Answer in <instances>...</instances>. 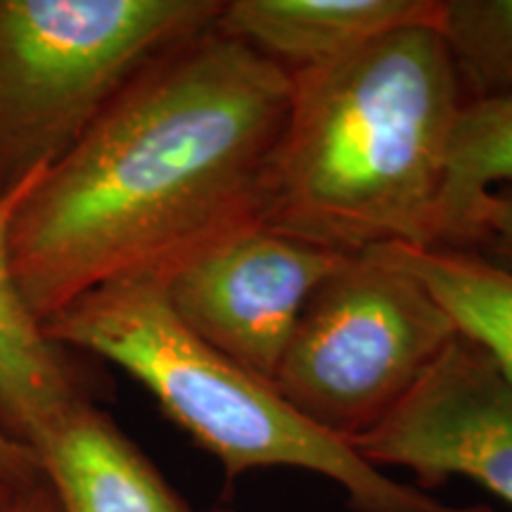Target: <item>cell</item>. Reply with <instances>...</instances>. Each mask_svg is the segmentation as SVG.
<instances>
[{"label": "cell", "mask_w": 512, "mask_h": 512, "mask_svg": "<svg viewBox=\"0 0 512 512\" xmlns=\"http://www.w3.org/2000/svg\"><path fill=\"white\" fill-rule=\"evenodd\" d=\"M292 74L216 27L162 50L19 200L10 266L38 323L126 278L166 280L264 223Z\"/></svg>", "instance_id": "obj_1"}, {"label": "cell", "mask_w": 512, "mask_h": 512, "mask_svg": "<svg viewBox=\"0 0 512 512\" xmlns=\"http://www.w3.org/2000/svg\"><path fill=\"white\" fill-rule=\"evenodd\" d=\"M470 95L434 24L294 72L264 226L337 254L437 249L446 147Z\"/></svg>", "instance_id": "obj_2"}, {"label": "cell", "mask_w": 512, "mask_h": 512, "mask_svg": "<svg viewBox=\"0 0 512 512\" xmlns=\"http://www.w3.org/2000/svg\"><path fill=\"white\" fill-rule=\"evenodd\" d=\"M60 347L114 363L162 413L219 460L228 479L294 467L335 482L354 512H491L458 508L401 484L283 399L273 382L204 344L171 309L162 278H126L83 294L41 323Z\"/></svg>", "instance_id": "obj_3"}, {"label": "cell", "mask_w": 512, "mask_h": 512, "mask_svg": "<svg viewBox=\"0 0 512 512\" xmlns=\"http://www.w3.org/2000/svg\"><path fill=\"white\" fill-rule=\"evenodd\" d=\"M223 0H0V197L67 155L147 62Z\"/></svg>", "instance_id": "obj_4"}, {"label": "cell", "mask_w": 512, "mask_h": 512, "mask_svg": "<svg viewBox=\"0 0 512 512\" xmlns=\"http://www.w3.org/2000/svg\"><path fill=\"white\" fill-rule=\"evenodd\" d=\"M458 332L406 268L377 252L347 254L304 304L273 387L351 441L408 399Z\"/></svg>", "instance_id": "obj_5"}, {"label": "cell", "mask_w": 512, "mask_h": 512, "mask_svg": "<svg viewBox=\"0 0 512 512\" xmlns=\"http://www.w3.org/2000/svg\"><path fill=\"white\" fill-rule=\"evenodd\" d=\"M342 256L259 223L176 268L166 299L204 344L273 382L299 313Z\"/></svg>", "instance_id": "obj_6"}, {"label": "cell", "mask_w": 512, "mask_h": 512, "mask_svg": "<svg viewBox=\"0 0 512 512\" xmlns=\"http://www.w3.org/2000/svg\"><path fill=\"white\" fill-rule=\"evenodd\" d=\"M349 444L380 470H411L422 491L463 477L512 505V382L458 332L408 399Z\"/></svg>", "instance_id": "obj_7"}, {"label": "cell", "mask_w": 512, "mask_h": 512, "mask_svg": "<svg viewBox=\"0 0 512 512\" xmlns=\"http://www.w3.org/2000/svg\"><path fill=\"white\" fill-rule=\"evenodd\" d=\"M31 453L62 512H192L98 401L57 415Z\"/></svg>", "instance_id": "obj_8"}, {"label": "cell", "mask_w": 512, "mask_h": 512, "mask_svg": "<svg viewBox=\"0 0 512 512\" xmlns=\"http://www.w3.org/2000/svg\"><path fill=\"white\" fill-rule=\"evenodd\" d=\"M439 15L441 0H223L216 27L294 74Z\"/></svg>", "instance_id": "obj_9"}, {"label": "cell", "mask_w": 512, "mask_h": 512, "mask_svg": "<svg viewBox=\"0 0 512 512\" xmlns=\"http://www.w3.org/2000/svg\"><path fill=\"white\" fill-rule=\"evenodd\" d=\"M34 181L0 197V432L29 451L57 415L98 399V382L83 366V354L43 335L12 278V216Z\"/></svg>", "instance_id": "obj_10"}, {"label": "cell", "mask_w": 512, "mask_h": 512, "mask_svg": "<svg viewBox=\"0 0 512 512\" xmlns=\"http://www.w3.org/2000/svg\"><path fill=\"white\" fill-rule=\"evenodd\" d=\"M512 181V88L470 95L446 147L439 247L475 249L494 185Z\"/></svg>", "instance_id": "obj_11"}, {"label": "cell", "mask_w": 512, "mask_h": 512, "mask_svg": "<svg viewBox=\"0 0 512 512\" xmlns=\"http://www.w3.org/2000/svg\"><path fill=\"white\" fill-rule=\"evenodd\" d=\"M413 273L444 306L460 335L479 344L512 382V271L472 249L377 247Z\"/></svg>", "instance_id": "obj_12"}, {"label": "cell", "mask_w": 512, "mask_h": 512, "mask_svg": "<svg viewBox=\"0 0 512 512\" xmlns=\"http://www.w3.org/2000/svg\"><path fill=\"white\" fill-rule=\"evenodd\" d=\"M437 29L472 95L512 88V0H441Z\"/></svg>", "instance_id": "obj_13"}, {"label": "cell", "mask_w": 512, "mask_h": 512, "mask_svg": "<svg viewBox=\"0 0 512 512\" xmlns=\"http://www.w3.org/2000/svg\"><path fill=\"white\" fill-rule=\"evenodd\" d=\"M479 247L494 254L491 261L512 271V188L505 192H494L482 221V240ZM479 247L475 252H479Z\"/></svg>", "instance_id": "obj_14"}, {"label": "cell", "mask_w": 512, "mask_h": 512, "mask_svg": "<svg viewBox=\"0 0 512 512\" xmlns=\"http://www.w3.org/2000/svg\"><path fill=\"white\" fill-rule=\"evenodd\" d=\"M41 477V467L29 448L15 444L0 432V484L10 489H22Z\"/></svg>", "instance_id": "obj_15"}, {"label": "cell", "mask_w": 512, "mask_h": 512, "mask_svg": "<svg viewBox=\"0 0 512 512\" xmlns=\"http://www.w3.org/2000/svg\"><path fill=\"white\" fill-rule=\"evenodd\" d=\"M10 512H62L43 475L34 482L17 491L15 501H12Z\"/></svg>", "instance_id": "obj_16"}, {"label": "cell", "mask_w": 512, "mask_h": 512, "mask_svg": "<svg viewBox=\"0 0 512 512\" xmlns=\"http://www.w3.org/2000/svg\"><path fill=\"white\" fill-rule=\"evenodd\" d=\"M24 489V486H22ZM19 489H10V486H3L0 484V512H10L12 508V501H15Z\"/></svg>", "instance_id": "obj_17"}, {"label": "cell", "mask_w": 512, "mask_h": 512, "mask_svg": "<svg viewBox=\"0 0 512 512\" xmlns=\"http://www.w3.org/2000/svg\"><path fill=\"white\" fill-rule=\"evenodd\" d=\"M204 512H238V510H235L233 505H228V503H219V505H214V508H209Z\"/></svg>", "instance_id": "obj_18"}]
</instances>
